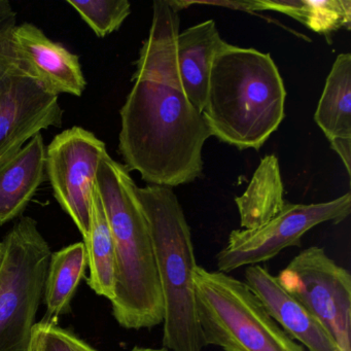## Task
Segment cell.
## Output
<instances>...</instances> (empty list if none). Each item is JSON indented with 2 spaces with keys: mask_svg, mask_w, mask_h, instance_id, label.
<instances>
[{
  "mask_svg": "<svg viewBox=\"0 0 351 351\" xmlns=\"http://www.w3.org/2000/svg\"><path fill=\"white\" fill-rule=\"evenodd\" d=\"M21 69L25 71L14 49L12 40L3 46H0V89L13 73Z\"/></svg>",
  "mask_w": 351,
  "mask_h": 351,
  "instance_id": "obj_22",
  "label": "cell"
},
{
  "mask_svg": "<svg viewBox=\"0 0 351 351\" xmlns=\"http://www.w3.org/2000/svg\"><path fill=\"white\" fill-rule=\"evenodd\" d=\"M84 244L90 269L88 285L98 295L112 301L116 282V254L112 232L96 182L91 197L89 234L84 239Z\"/></svg>",
  "mask_w": 351,
  "mask_h": 351,
  "instance_id": "obj_18",
  "label": "cell"
},
{
  "mask_svg": "<svg viewBox=\"0 0 351 351\" xmlns=\"http://www.w3.org/2000/svg\"><path fill=\"white\" fill-rule=\"evenodd\" d=\"M314 121L328 141L351 138V55L337 56L326 77Z\"/></svg>",
  "mask_w": 351,
  "mask_h": 351,
  "instance_id": "obj_17",
  "label": "cell"
},
{
  "mask_svg": "<svg viewBox=\"0 0 351 351\" xmlns=\"http://www.w3.org/2000/svg\"><path fill=\"white\" fill-rule=\"evenodd\" d=\"M350 213V193L328 202H285L282 210L265 225L230 233L225 247L217 254V271L229 274L242 267L268 262L285 248L301 246L303 236L316 226L342 223Z\"/></svg>",
  "mask_w": 351,
  "mask_h": 351,
  "instance_id": "obj_7",
  "label": "cell"
},
{
  "mask_svg": "<svg viewBox=\"0 0 351 351\" xmlns=\"http://www.w3.org/2000/svg\"><path fill=\"white\" fill-rule=\"evenodd\" d=\"M283 195L278 159L265 156L245 192L235 198L242 229H256L276 217L287 202Z\"/></svg>",
  "mask_w": 351,
  "mask_h": 351,
  "instance_id": "obj_15",
  "label": "cell"
},
{
  "mask_svg": "<svg viewBox=\"0 0 351 351\" xmlns=\"http://www.w3.org/2000/svg\"><path fill=\"white\" fill-rule=\"evenodd\" d=\"M58 96L21 69L0 89V165L44 130L62 126Z\"/></svg>",
  "mask_w": 351,
  "mask_h": 351,
  "instance_id": "obj_10",
  "label": "cell"
},
{
  "mask_svg": "<svg viewBox=\"0 0 351 351\" xmlns=\"http://www.w3.org/2000/svg\"><path fill=\"white\" fill-rule=\"evenodd\" d=\"M180 18L169 0L155 1L133 87L120 110L119 153L124 167L147 184H190L203 174V147L211 135L202 112L184 93L176 64Z\"/></svg>",
  "mask_w": 351,
  "mask_h": 351,
  "instance_id": "obj_1",
  "label": "cell"
},
{
  "mask_svg": "<svg viewBox=\"0 0 351 351\" xmlns=\"http://www.w3.org/2000/svg\"><path fill=\"white\" fill-rule=\"evenodd\" d=\"M194 285L205 346L223 351H306L271 317L245 281L197 266Z\"/></svg>",
  "mask_w": 351,
  "mask_h": 351,
  "instance_id": "obj_5",
  "label": "cell"
},
{
  "mask_svg": "<svg viewBox=\"0 0 351 351\" xmlns=\"http://www.w3.org/2000/svg\"><path fill=\"white\" fill-rule=\"evenodd\" d=\"M12 44L26 73L34 77L49 93L81 97L87 87L77 55L54 42L34 24L16 26Z\"/></svg>",
  "mask_w": 351,
  "mask_h": 351,
  "instance_id": "obj_11",
  "label": "cell"
},
{
  "mask_svg": "<svg viewBox=\"0 0 351 351\" xmlns=\"http://www.w3.org/2000/svg\"><path fill=\"white\" fill-rule=\"evenodd\" d=\"M254 12L285 14L326 36L341 28L350 30V0H254Z\"/></svg>",
  "mask_w": 351,
  "mask_h": 351,
  "instance_id": "obj_19",
  "label": "cell"
},
{
  "mask_svg": "<svg viewBox=\"0 0 351 351\" xmlns=\"http://www.w3.org/2000/svg\"><path fill=\"white\" fill-rule=\"evenodd\" d=\"M330 147L338 154L345 166L347 174H351V138H335L330 141Z\"/></svg>",
  "mask_w": 351,
  "mask_h": 351,
  "instance_id": "obj_24",
  "label": "cell"
},
{
  "mask_svg": "<svg viewBox=\"0 0 351 351\" xmlns=\"http://www.w3.org/2000/svg\"><path fill=\"white\" fill-rule=\"evenodd\" d=\"M130 351H169L165 348H147V347H134Z\"/></svg>",
  "mask_w": 351,
  "mask_h": 351,
  "instance_id": "obj_25",
  "label": "cell"
},
{
  "mask_svg": "<svg viewBox=\"0 0 351 351\" xmlns=\"http://www.w3.org/2000/svg\"><path fill=\"white\" fill-rule=\"evenodd\" d=\"M17 26V13L7 0H0V46L12 40V34Z\"/></svg>",
  "mask_w": 351,
  "mask_h": 351,
  "instance_id": "obj_23",
  "label": "cell"
},
{
  "mask_svg": "<svg viewBox=\"0 0 351 351\" xmlns=\"http://www.w3.org/2000/svg\"><path fill=\"white\" fill-rule=\"evenodd\" d=\"M29 351H97L93 347L63 330L46 322L36 324L32 330Z\"/></svg>",
  "mask_w": 351,
  "mask_h": 351,
  "instance_id": "obj_21",
  "label": "cell"
},
{
  "mask_svg": "<svg viewBox=\"0 0 351 351\" xmlns=\"http://www.w3.org/2000/svg\"><path fill=\"white\" fill-rule=\"evenodd\" d=\"M285 98L270 54L225 43L213 58L202 114L221 143L258 151L282 123Z\"/></svg>",
  "mask_w": 351,
  "mask_h": 351,
  "instance_id": "obj_3",
  "label": "cell"
},
{
  "mask_svg": "<svg viewBox=\"0 0 351 351\" xmlns=\"http://www.w3.org/2000/svg\"><path fill=\"white\" fill-rule=\"evenodd\" d=\"M0 260H1V244H0Z\"/></svg>",
  "mask_w": 351,
  "mask_h": 351,
  "instance_id": "obj_26",
  "label": "cell"
},
{
  "mask_svg": "<svg viewBox=\"0 0 351 351\" xmlns=\"http://www.w3.org/2000/svg\"><path fill=\"white\" fill-rule=\"evenodd\" d=\"M67 3L99 38L119 30L131 14V5L127 0H67Z\"/></svg>",
  "mask_w": 351,
  "mask_h": 351,
  "instance_id": "obj_20",
  "label": "cell"
},
{
  "mask_svg": "<svg viewBox=\"0 0 351 351\" xmlns=\"http://www.w3.org/2000/svg\"><path fill=\"white\" fill-rule=\"evenodd\" d=\"M225 43L213 20L192 26L176 36L180 83L191 104L200 112L206 104L213 58Z\"/></svg>",
  "mask_w": 351,
  "mask_h": 351,
  "instance_id": "obj_13",
  "label": "cell"
},
{
  "mask_svg": "<svg viewBox=\"0 0 351 351\" xmlns=\"http://www.w3.org/2000/svg\"><path fill=\"white\" fill-rule=\"evenodd\" d=\"M106 143L82 127L62 131L46 147V176L55 199L84 239L90 229L91 197Z\"/></svg>",
  "mask_w": 351,
  "mask_h": 351,
  "instance_id": "obj_9",
  "label": "cell"
},
{
  "mask_svg": "<svg viewBox=\"0 0 351 351\" xmlns=\"http://www.w3.org/2000/svg\"><path fill=\"white\" fill-rule=\"evenodd\" d=\"M279 283L330 332L339 351H351V276L326 250H302L279 273Z\"/></svg>",
  "mask_w": 351,
  "mask_h": 351,
  "instance_id": "obj_8",
  "label": "cell"
},
{
  "mask_svg": "<svg viewBox=\"0 0 351 351\" xmlns=\"http://www.w3.org/2000/svg\"><path fill=\"white\" fill-rule=\"evenodd\" d=\"M136 196L151 230L164 302L163 348L203 351L195 304L197 262L190 226L171 188L136 186Z\"/></svg>",
  "mask_w": 351,
  "mask_h": 351,
  "instance_id": "obj_4",
  "label": "cell"
},
{
  "mask_svg": "<svg viewBox=\"0 0 351 351\" xmlns=\"http://www.w3.org/2000/svg\"><path fill=\"white\" fill-rule=\"evenodd\" d=\"M46 178V145L42 133L0 165V226L19 217Z\"/></svg>",
  "mask_w": 351,
  "mask_h": 351,
  "instance_id": "obj_14",
  "label": "cell"
},
{
  "mask_svg": "<svg viewBox=\"0 0 351 351\" xmlns=\"http://www.w3.org/2000/svg\"><path fill=\"white\" fill-rule=\"evenodd\" d=\"M0 244V351H29L53 252L30 217H20Z\"/></svg>",
  "mask_w": 351,
  "mask_h": 351,
  "instance_id": "obj_6",
  "label": "cell"
},
{
  "mask_svg": "<svg viewBox=\"0 0 351 351\" xmlns=\"http://www.w3.org/2000/svg\"><path fill=\"white\" fill-rule=\"evenodd\" d=\"M87 266L84 242L71 244L52 254L45 285L47 311L43 322L57 324L59 317L69 311Z\"/></svg>",
  "mask_w": 351,
  "mask_h": 351,
  "instance_id": "obj_16",
  "label": "cell"
},
{
  "mask_svg": "<svg viewBox=\"0 0 351 351\" xmlns=\"http://www.w3.org/2000/svg\"><path fill=\"white\" fill-rule=\"evenodd\" d=\"M244 278L271 317L306 351H339L319 320L283 289L277 277L266 268L260 265L246 267Z\"/></svg>",
  "mask_w": 351,
  "mask_h": 351,
  "instance_id": "obj_12",
  "label": "cell"
},
{
  "mask_svg": "<svg viewBox=\"0 0 351 351\" xmlns=\"http://www.w3.org/2000/svg\"><path fill=\"white\" fill-rule=\"evenodd\" d=\"M136 184L108 153L96 176L116 254L112 313L123 328L143 330L163 322L164 302L151 230L136 196Z\"/></svg>",
  "mask_w": 351,
  "mask_h": 351,
  "instance_id": "obj_2",
  "label": "cell"
}]
</instances>
